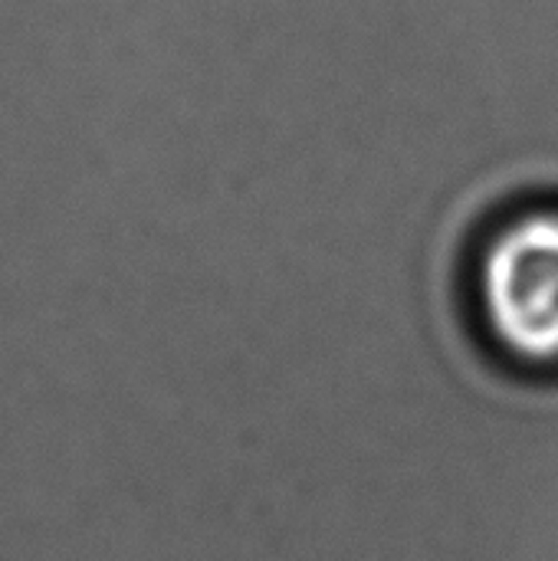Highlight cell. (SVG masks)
Here are the masks:
<instances>
[{
	"label": "cell",
	"instance_id": "1",
	"mask_svg": "<svg viewBox=\"0 0 558 561\" xmlns=\"http://www.w3.org/2000/svg\"><path fill=\"white\" fill-rule=\"evenodd\" d=\"M480 299L493 332L520 355H558V214L506 227L480 266Z\"/></svg>",
	"mask_w": 558,
	"mask_h": 561
}]
</instances>
